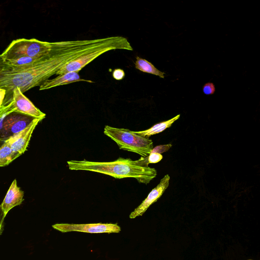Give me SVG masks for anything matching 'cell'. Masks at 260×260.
<instances>
[{
    "mask_svg": "<svg viewBox=\"0 0 260 260\" xmlns=\"http://www.w3.org/2000/svg\"><path fill=\"white\" fill-rule=\"evenodd\" d=\"M94 46L90 40L72 41L65 48L34 67L21 68L7 63L0 54V88L6 90L4 104L12 99L18 87L23 93L39 86L54 75L64 64L90 51Z\"/></svg>",
    "mask_w": 260,
    "mask_h": 260,
    "instance_id": "1",
    "label": "cell"
},
{
    "mask_svg": "<svg viewBox=\"0 0 260 260\" xmlns=\"http://www.w3.org/2000/svg\"><path fill=\"white\" fill-rule=\"evenodd\" d=\"M71 170H83L100 173L115 178H134L139 182L147 184L157 175L154 168L148 166L147 157L134 160L119 157L113 161L99 162L83 159L67 161Z\"/></svg>",
    "mask_w": 260,
    "mask_h": 260,
    "instance_id": "2",
    "label": "cell"
},
{
    "mask_svg": "<svg viewBox=\"0 0 260 260\" xmlns=\"http://www.w3.org/2000/svg\"><path fill=\"white\" fill-rule=\"evenodd\" d=\"M68 41L49 42L36 39H18L12 41L1 55L6 60L21 56L41 57L62 47Z\"/></svg>",
    "mask_w": 260,
    "mask_h": 260,
    "instance_id": "3",
    "label": "cell"
},
{
    "mask_svg": "<svg viewBox=\"0 0 260 260\" xmlns=\"http://www.w3.org/2000/svg\"><path fill=\"white\" fill-rule=\"evenodd\" d=\"M104 134L113 140L120 149L137 153L143 158L147 157L153 148L151 140L128 129L106 125Z\"/></svg>",
    "mask_w": 260,
    "mask_h": 260,
    "instance_id": "4",
    "label": "cell"
},
{
    "mask_svg": "<svg viewBox=\"0 0 260 260\" xmlns=\"http://www.w3.org/2000/svg\"><path fill=\"white\" fill-rule=\"evenodd\" d=\"M116 49L133 50L126 38L120 36L109 37L108 40L105 43L64 64L57 71L56 75H59L71 72L78 73L102 54Z\"/></svg>",
    "mask_w": 260,
    "mask_h": 260,
    "instance_id": "5",
    "label": "cell"
},
{
    "mask_svg": "<svg viewBox=\"0 0 260 260\" xmlns=\"http://www.w3.org/2000/svg\"><path fill=\"white\" fill-rule=\"evenodd\" d=\"M36 118L16 111L5 113L0 118V139L7 140L24 129Z\"/></svg>",
    "mask_w": 260,
    "mask_h": 260,
    "instance_id": "6",
    "label": "cell"
},
{
    "mask_svg": "<svg viewBox=\"0 0 260 260\" xmlns=\"http://www.w3.org/2000/svg\"><path fill=\"white\" fill-rule=\"evenodd\" d=\"M52 228L62 233L80 232L87 233H118L121 228L117 223H56Z\"/></svg>",
    "mask_w": 260,
    "mask_h": 260,
    "instance_id": "7",
    "label": "cell"
},
{
    "mask_svg": "<svg viewBox=\"0 0 260 260\" xmlns=\"http://www.w3.org/2000/svg\"><path fill=\"white\" fill-rule=\"evenodd\" d=\"M8 103L10 104L14 111L41 119L46 116V114L37 108L18 87L13 89L12 98Z\"/></svg>",
    "mask_w": 260,
    "mask_h": 260,
    "instance_id": "8",
    "label": "cell"
},
{
    "mask_svg": "<svg viewBox=\"0 0 260 260\" xmlns=\"http://www.w3.org/2000/svg\"><path fill=\"white\" fill-rule=\"evenodd\" d=\"M170 177L169 175H166L160 181L159 183L148 194L146 198L143 201L129 214V218H135L142 216L154 203L156 202L162 195L169 185Z\"/></svg>",
    "mask_w": 260,
    "mask_h": 260,
    "instance_id": "9",
    "label": "cell"
},
{
    "mask_svg": "<svg viewBox=\"0 0 260 260\" xmlns=\"http://www.w3.org/2000/svg\"><path fill=\"white\" fill-rule=\"evenodd\" d=\"M42 119L36 118L26 127L15 134L6 141L12 150L20 156L26 150L31 135L36 126Z\"/></svg>",
    "mask_w": 260,
    "mask_h": 260,
    "instance_id": "10",
    "label": "cell"
},
{
    "mask_svg": "<svg viewBox=\"0 0 260 260\" xmlns=\"http://www.w3.org/2000/svg\"><path fill=\"white\" fill-rule=\"evenodd\" d=\"M23 196L24 192L17 186V181L14 179L1 204L5 217L11 209L21 204L24 201Z\"/></svg>",
    "mask_w": 260,
    "mask_h": 260,
    "instance_id": "11",
    "label": "cell"
},
{
    "mask_svg": "<svg viewBox=\"0 0 260 260\" xmlns=\"http://www.w3.org/2000/svg\"><path fill=\"white\" fill-rule=\"evenodd\" d=\"M79 81H85L88 83L94 82L90 80L81 78L78 72H71L59 75L53 79L46 80L40 85L39 90L48 89L56 86Z\"/></svg>",
    "mask_w": 260,
    "mask_h": 260,
    "instance_id": "12",
    "label": "cell"
},
{
    "mask_svg": "<svg viewBox=\"0 0 260 260\" xmlns=\"http://www.w3.org/2000/svg\"><path fill=\"white\" fill-rule=\"evenodd\" d=\"M180 116V114L174 117L173 118L168 120L165 121L158 123L149 129L145 131L135 132L137 134L140 135L143 137L148 138L149 137L160 133L167 129V128L171 126L172 124L177 119L179 118Z\"/></svg>",
    "mask_w": 260,
    "mask_h": 260,
    "instance_id": "13",
    "label": "cell"
},
{
    "mask_svg": "<svg viewBox=\"0 0 260 260\" xmlns=\"http://www.w3.org/2000/svg\"><path fill=\"white\" fill-rule=\"evenodd\" d=\"M20 155L14 152L6 140L0 147V167L8 165Z\"/></svg>",
    "mask_w": 260,
    "mask_h": 260,
    "instance_id": "14",
    "label": "cell"
},
{
    "mask_svg": "<svg viewBox=\"0 0 260 260\" xmlns=\"http://www.w3.org/2000/svg\"><path fill=\"white\" fill-rule=\"evenodd\" d=\"M135 68L144 73L158 76L161 78L165 77L164 72L156 69L150 62L139 56L136 57Z\"/></svg>",
    "mask_w": 260,
    "mask_h": 260,
    "instance_id": "15",
    "label": "cell"
},
{
    "mask_svg": "<svg viewBox=\"0 0 260 260\" xmlns=\"http://www.w3.org/2000/svg\"><path fill=\"white\" fill-rule=\"evenodd\" d=\"M163 158L162 155L158 153L151 152L147 156V164L157 163Z\"/></svg>",
    "mask_w": 260,
    "mask_h": 260,
    "instance_id": "16",
    "label": "cell"
},
{
    "mask_svg": "<svg viewBox=\"0 0 260 260\" xmlns=\"http://www.w3.org/2000/svg\"><path fill=\"white\" fill-rule=\"evenodd\" d=\"M215 91V86L212 82L207 83L203 85V91L206 95L213 94Z\"/></svg>",
    "mask_w": 260,
    "mask_h": 260,
    "instance_id": "17",
    "label": "cell"
},
{
    "mask_svg": "<svg viewBox=\"0 0 260 260\" xmlns=\"http://www.w3.org/2000/svg\"><path fill=\"white\" fill-rule=\"evenodd\" d=\"M171 147L172 144H171L157 146L153 148L151 152H156L161 154L167 151Z\"/></svg>",
    "mask_w": 260,
    "mask_h": 260,
    "instance_id": "18",
    "label": "cell"
},
{
    "mask_svg": "<svg viewBox=\"0 0 260 260\" xmlns=\"http://www.w3.org/2000/svg\"><path fill=\"white\" fill-rule=\"evenodd\" d=\"M113 78L117 80H122L125 76L124 71L121 69H115L112 74Z\"/></svg>",
    "mask_w": 260,
    "mask_h": 260,
    "instance_id": "19",
    "label": "cell"
},
{
    "mask_svg": "<svg viewBox=\"0 0 260 260\" xmlns=\"http://www.w3.org/2000/svg\"><path fill=\"white\" fill-rule=\"evenodd\" d=\"M5 216L0 205V236L2 234L4 229V219Z\"/></svg>",
    "mask_w": 260,
    "mask_h": 260,
    "instance_id": "20",
    "label": "cell"
},
{
    "mask_svg": "<svg viewBox=\"0 0 260 260\" xmlns=\"http://www.w3.org/2000/svg\"><path fill=\"white\" fill-rule=\"evenodd\" d=\"M7 91L4 88H0V108L3 105L5 100Z\"/></svg>",
    "mask_w": 260,
    "mask_h": 260,
    "instance_id": "21",
    "label": "cell"
},
{
    "mask_svg": "<svg viewBox=\"0 0 260 260\" xmlns=\"http://www.w3.org/2000/svg\"><path fill=\"white\" fill-rule=\"evenodd\" d=\"M4 140L0 139V147L4 144Z\"/></svg>",
    "mask_w": 260,
    "mask_h": 260,
    "instance_id": "22",
    "label": "cell"
},
{
    "mask_svg": "<svg viewBox=\"0 0 260 260\" xmlns=\"http://www.w3.org/2000/svg\"><path fill=\"white\" fill-rule=\"evenodd\" d=\"M248 260H253V259H248Z\"/></svg>",
    "mask_w": 260,
    "mask_h": 260,
    "instance_id": "23",
    "label": "cell"
}]
</instances>
